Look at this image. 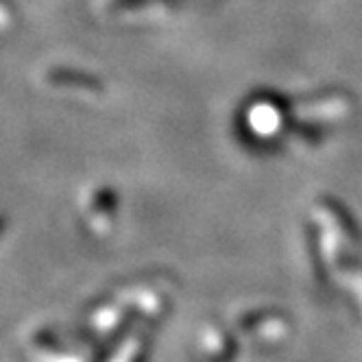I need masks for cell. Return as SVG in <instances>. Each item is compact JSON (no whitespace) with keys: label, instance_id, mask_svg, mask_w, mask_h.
I'll use <instances>...</instances> for the list:
<instances>
[{"label":"cell","instance_id":"cell-1","mask_svg":"<svg viewBox=\"0 0 362 362\" xmlns=\"http://www.w3.org/2000/svg\"><path fill=\"white\" fill-rule=\"evenodd\" d=\"M16 20V9L9 0H0V27H9Z\"/></svg>","mask_w":362,"mask_h":362}]
</instances>
